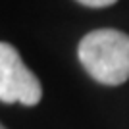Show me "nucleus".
Segmentation results:
<instances>
[{
    "mask_svg": "<svg viewBox=\"0 0 129 129\" xmlns=\"http://www.w3.org/2000/svg\"><path fill=\"white\" fill-rule=\"evenodd\" d=\"M77 4L85 6V8H110V6H114L118 0H75Z\"/></svg>",
    "mask_w": 129,
    "mask_h": 129,
    "instance_id": "7ed1b4c3",
    "label": "nucleus"
},
{
    "mask_svg": "<svg viewBox=\"0 0 129 129\" xmlns=\"http://www.w3.org/2000/svg\"><path fill=\"white\" fill-rule=\"evenodd\" d=\"M77 58L92 79L106 87L129 79V35L118 29H94L77 44Z\"/></svg>",
    "mask_w": 129,
    "mask_h": 129,
    "instance_id": "f257e3e1",
    "label": "nucleus"
},
{
    "mask_svg": "<svg viewBox=\"0 0 129 129\" xmlns=\"http://www.w3.org/2000/svg\"><path fill=\"white\" fill-rule=\"evenodd\" d=\"M0 129H6V127H4V125H2V123H0Z\"/></svg>",
    "mask_w": 129,
    "mask_h": 129,
    "instance_id": "20e7f679",
    "label": "nucleus"
},
{
    "mask_svg": "<svg viewBox=\"0 0 129 129\" xmlns=\"http://www.w3.org/2000/svg\"><path fill=\"white\" fill-rule=\"evenodd\" d=\"M43 98V85L21 60L17 48L0 43V102L37 106Z\"/></svg>",
    "mask_w": 129,
    "mask_h": 129,
    "instance_id": "f03ea898",
    "label": "nucleus"
}]
</instances>
